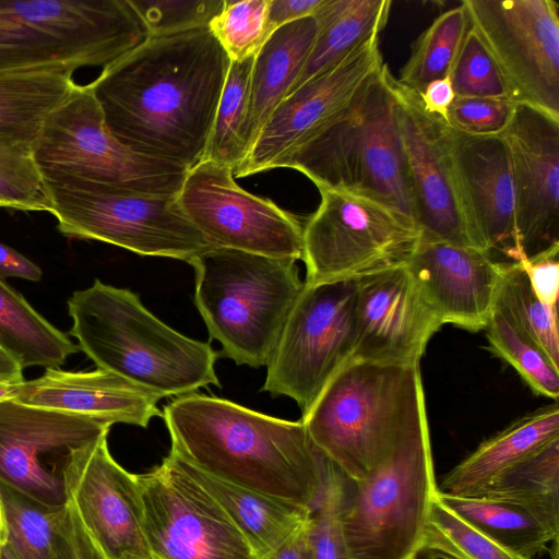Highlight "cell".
Returning <instances> with one entry per match:
<instances>
[{
	"label": "cell",
	"instance_id": "37",
	"mask_svg": "<svg viewBox=\"0 0 559 559\" xmlns=\"http://www.w3.org/2000/svg\"><path fill=\"white\" fill-rule=\"evenodd\" d=\"M8 546L17 559H51L57 525L66 504L52 507L0 481Z\"/></svg>",
	"mask_w": 559,
	"mask_h": 559
},
{
	"label": "cell",
	"instance_id": "15",
	"mask_svg": "<svg viewBox=\"0 0 559 559\" xmlns=\"http://www.w3.org/2000/svg\"><path fill=\"white\" fill-rule=\"evenodd\" d=\"M179 206L207 247L302 259V225L273 201L242 189L233 169L202 160L187 171Z\"/></svg>",
	"mask_w": 559,
	"mask_h": 559
},
{
	"label": "cell",
	"instance_id": "8",
	"mask_svg": "<svg viewBox=\"0 0 559 559\" xmlns=\"http://www.w3.org/2000/svg\"><path fill=\"white\" fill-rule=\"evenodd\" d=\"M437 492L428 417L365 479L342 515L349 559H418Z\"/></svg>",
	"mask_w": 559,
	"mask_h": 559
},
{
	"label": "cell",
	"instance_id": "57",
	"mask_svg": "<svg viewBox=\"0 0 559 559\" xmlns=\"http://www.w3.org/2000/svg\"><path fill=\"white\" fill-rule=\"evenodd\" d=\"M2 349V348H1Z\"/></svg>",
	"mask_w": 559,
	"mask_h": 559
},
{
	"label": "cell",
	"instance_id": "9",
	"mask_svg": "<svg viewBox=\"0 0 559 559\" xmlns=\"http://www.w3.org/2000/svg\"><path fill=\"white\" fill-rule=\"evenodd\" d=\"M58 230L134 253L189 262L207 248L177 195L123 191L74 177H43Z\"/></svg>",
	"mask_w": 559,
	"mask_h": 559
},
{
	"label": "cell",
	"instance_id": "27",
	"mask_svg": "<svg viewBox=\"0 0 559 559\" xmlns=\"http://www.w3.org/2000/svg\"><path fill=\"white\" fill-rule=\"evenodd\" d=\"M175 456L219 503L258 559L274 551L308 520L310 509L307 507L224 480Z\"/></svg>",
	"mask_w": 559,
	"mask_h": 559
},
{
	"label": "cell",
	"instance_id": "30",
	"mask_svg": "<svg viewBox=\"0 0 559 559\" xmlns=\"http://www.w3.org/2000/svg\"><path fill=\"white\" fill-rule=\"evenodd\" d=\"M0 348L25 367L59 368L79 350L4 278L0 277Z\"/></svg>",
	"mask_w": 559,
	"mask_h": 559
},
{
	"label": "cell",
	"instance_id": "52",
	"mask_svg": "<svg viewBox=\"0 0 559 559\" xmlns=\"http://www.w3.org/2000/svg\"><path fill=\"white\" fill-rule=\"evenodd\" d=\"M21 382H8L0 380V402L14 400Z\"/></svg>",
	"mask_w": 559,
	"mask_h": 559
},
{
	"label": "cell",
	"instance_id": "19",
	"mask_svg": "<svg viewBox=\"0 0 559 559\" xmlns=\"http://www.w3.org/2000/svg\"><path fill=\"white\" fill-rule=\"evenodd\" d=\"M62 480L87 534L105 559H147L136 475L111 456L107 436L75 450Z\"/></svg>",
	"mask_w": 559,
	"mask_h": 559
},
{
	"label": "cell",
	"instance_id": "23",
	"mask_svg": "<svg viewBox=\"0 0 559 559\" xmlns=\"http://www.w3.org/2000/svg\"><path fill=\"white\" fill-rule=\"evenodd\" d=\"M406 266L443 324L469 332L486 329L493 309L499 262L474 247L420 240Z\"/></svg>",
	"mask_w": 559,
	"mask_h": 559
},
{
	"label": "cell",
	"instance_id": "33",
	"mask_svg": "<svg viewBox=\"0 0 559 559\" xmlns=\"http://www.w3.org/2000/svg\"><path fill=\"white\" fill-rule=\"evenodd\" d=\"M493 308L559 367L558 308L549 307L537 298L519 262H499Z\"/></svg>",
	"mask_w": 559,
	"mask_h": 559
},
{
	"label": "cell",
	"instance_id": "16",
	"mask_svg": "<svg viewBox=\"0 0 559 559\" xmlns=\"http://www.w3.org/2000/svg\"><path fill=\"white\" fill-rule=\"evenodd\" d=\"M111 426L14 400L0 402V481L41 503L62 507L69 457L108 436Z\"/></svg>",
	"mask_w": 559,
	"mask_h": 559
},
{
	"label": "cell",
	"instance_id": "7",
	"mask_svg": "<svg viewBox=\"0 0 559 559\" xmlns=\"http://www.w3.org/2000/svg\"><path fill=\"white\" fill-rule=\"evenodd\" d=\"M146 38L127 0H0V73L105 68Z\"/></svg>",
	"mask_w": 559,
	"mask_h": 559
},
{
	"label": "cell",
	"instance_id": "43",
	"mask_svg": "<svg viewBox=\"0 0 559 559\" xmlns=\"http://www.w3.org/2000/svg\"><path fill=\"white\" fill-rule=\"evenodd\" d=\"M0 200L22 211H46L43 176L33 154L0 147Z\"/></svg>",
	"mask_w": 559,
	"mask_h": 559
},
{
	"label": "cell",
	"instance_id": "5",
	"mask_svg": "<svg viewBox=\"0 0 559 559\" xmlns=\"http://www.w3.org/2000/svg\"><path fill=\"white\" fill-rule=\"evenodd\" d=\"M393 75L385 63L335 120L274 168L302 173L318 189L360 194L415 221V205L395 116ZM416 222V221H415Z\"/></svg>",
	"mask_w": 559,
	"mask_h": 559
},
{
	"label": "cell",
	"instance_id": "1",
	"mask_svg": "<svg viewBox=\"0 0 559 559\" xmlns=\"http://www.w3.org/2000/svg\"><path fill=\"white\" fill-rule=\"evenodd\" d=\"M229 66L206 26L148 37L88 85L117 140L189 170L204 158Z\"/></svg>",
	"mask_w": 559,
	"mask_h": 559
},
{
	"label": "cell",
	"instance_id": "14",
	"mask_svg": "<svg viewBox=\"0 0 559 559\" xmlns=\"http://www.w3.org/2000/svg\"><path fill=\"white\" fill-rule=\"evenodd\" d=\"M136 481L153 559H258L219 503L170 452Z\"/></svg>",
	"mask_w": 559,
	"mask_h": 559
},
{
	"label": "cell",
	"instance_id": "22",
	"mask_svg": "<svg viewBox=\"0 0 559 559\" xmlns=\"http://www.w3.org/2000/svg\"><path fill=\"white\" fill-rule=\"evenodd\" d=\"M447 134L478 249L495 262H520L512 165L502 134L472 135L449 124Z\"/></svg>",
	"mask_w": 559,
	"mask_h": 559
},
{
	"label": "cell",
	"instance_id": "3",
	"mask_svg": "<svg viewBox=\"0 0 559 559\" xmlns=\"http://www.w3.org/2000/svg\"><path fill=\"white\" fill-rule=\"evenodd\" d=\"M70 334L97 369L119 374L162 399L219 386L217 353L155 317L139 295L99 280L68 299Z\"/></svg>",
	"mask_w": 559,
	"mask_h": 559
},
{
	"label": "cell",
	"instance_id": "34",
	"mask_svg": "<svg viewBox=\"0 0 559 559\" xmlns=\"http://www.w3.org/2000/svg\"><path fill=\"white\" fill-rule=\"evenodd\" d=\"M254 57L230 62L203 158L226 165L233 173L249 152L247 126Z\"/></svg>",
	"mask_w": 559,
	"mask_h": 559
},
{
	"label": "cell",
	"instance_id": "42",
	"mask_svg": "<svg viewBox=\"0 0 559 559\" xmlns=\"http://www.w3.org/2000/svg\"><path fill=\"white\" fill-rule=\"evenodd\" d=\"M449 76L455 97L507 99L499 72L471 23Z\"/></svg>",
	"mask_w": 559,
	"mask_h": 559
},
{
	"label": "cell",
	"instance_id": "51",
	"mask_svg": "<svg viewBox=\"0 0 559 559\" xmlns=\"http://www.w3.org/2000/svg\"><path fill=\"white\" fill-rule=\"evenodd\" d=\"M23 368L11 355L0 348V380L23 382Z\"/></svg>",
	"mask_w": 559,
	"mask_h": 559
},
{
	"label": "cell",
	"instance_id": "55",
	"mask_svg": "<svg viewBox=\"0 0 559 559\" xmlns=\"http://www.w3.org/2000/svg\"><path fill=\"white\" fill-rule=\"evenodd\" d=\"M0 207H9L4 202L0 200Z\"/></svg>",
	"mask_w": 559,
	"mask_h": 559
},
{
	"label": "cell",
	"instance_id": "21",
	"mask_svg": "<svg viewBox=\"0 0 559 559\" xmlns=\"http://www.w3.org/2000/svg\"><path fill=\"white\" fill-rule=\"evenodd\" d=\"M357 282V340L353 359L419 366L428 342L443 325L406 264Z\"/></svg>",
	"mask_w": 559,
	"mask_h": 559
},
{
	"label": "cell",
	"instance_id": "18",
	"mask_svg": "<svg viewBox=\"0 0 559 559\" xmlns=\"http://www.w3.org/2000/svg\"><path fill=\"white\" fill-rule=\"evenodd\" d=\"M384 64L379 35H374L337 66L293 91L271 115L234 177L273 169L284 155L343 114Z\"/></svg>",
	"mask_w": 559,
	"mask_h": 559
},
{
	"label": "cell",
	"instance_id": "26",
	"mask_svg": "<svg viewBox=\"0 0 559 559\" xmlns=\"http://www.w3.org/2000/svg\"><path fill=\"white\" fill-rule=\"evenodd\" d=\"M317 32L318 23L313 15L287 23L272 32L257 52L250 82L249 151L271 115L297 82Z\"/></svg>",
	"mask_w": 559,
	"mask_h": 559
},
{
	"label": "cell",
	"instance_id": "24",
	"mask_svg": "<svg viewBox=\"0 0 559 559\" xmlns=\"http://www.w3.org/2000/svg\"><path fill=\"white\" fill-rule=\"evenodd\" d=\"M162 397L110 371H66L47 368L38 378L20 383L15 402L100 421L146 428L162 416Z\"/></svg>",
	"mask_w": 559,
	"mask_h": 559
},
{
	"label": "cell",
	"instance_id": "4",
	"mask_svg": "<svg viewBox=\"0 0 559 559\" xmlns=\"http://www.w3.org/2000/svg\"><path fill=\"white\" fill-rule=\"evenodd\" d=\"M425 417L419 366L352 359L300 420L317 448L359 481Z\"/></svg>",
	"mask_w": 559,
	"mask_h": 559
},
{
	"label": "cell",
	"instance_id": "36",
	"mask_svg": "<svg viewBox=\"0 0 559 559\" xmlns=\"http://www.w3.org/2000/svg\"><path fill=\"white\" fill-rule=\"evenodd\" d=\"M485 330L495 355L511 365L535 394L558 402L559 367L537 344L496 308Z\"/></svg>",
	"mask_w": 559,
	"mask_h": 559
},
{
	"label": "cell",
	"instance_id": "40",
	"mask_svg": "<svg viewBox=\"0 0 559 559\" xmlns=\"http://www.w3.org/2000/svg\"><path fill=\"white\" fill-rule=\"evenodd\" d=\"M270 0H224L207 27L230 62L254 57L270 36Z\"/></svg>",
	"mask_w": 559,
	"mask_h": 559
},
{
	"label": "cell",
	"instance_id": "31",
	"mask_svg": "<svg viewBox=\"0 0 559 559\" xmlns=\"http://www.w3.org/2000/svg\"><path fill=\"white\" fill-rule=\"evenodd\" d=\"M436 496L477 531L525 559H533L558 539V534L518 504L485 496L455 497L438 489Z\"/></svg>",
	"mask_w": 559,
	"mask_h": 559
},
{
	"label": "cell",
	"instance_id": "56",
	"mask_svg": "<svg viewBox=\"0 0 559 559\" xmlns=\"http://www.w3.org/2000/svg\"><path fill=\"white\" fill-rule=\"evenodd\" d=\"M147 559H153V558L151 557V558H147Z\"/></svg>",
	"mask_w": 559,
	"mask_h": 559
},
{
	"label": "cell",
	"instance_id": "38",
	"mask_svg": "<svg viewBox=\"0 0 559 559\" xmlns=\"http://www.w3.org/2000/svg\"><path fill=\"white\" fill-rule=\"evenodd\" d=\"M419 555L431 559H525L477 531L437 496L431 502Z\"/></svg>",
	"mask_w": 559,
	"mask_h": 559
},
{
	"label": "cell",
	"instance_id": "49",
	"mask_svg": "<svg viewBox=\"0 0 559 559\" xmlns=\"http://www.w3.org/2000/svg\"><path fill=\"white\" fill-rule=\"evenodd\" d=\"M40 267L15 249L0 242V277H17L37 282L41 278Z\"/></svg>",
	"mask_w": 559,
	"mask_h": 559
},
{
	"label": "cell",
	"instance_id": "13",
	"mask_svg": "<svg viewBox=\"0 0 559 559\" xmlns=\"http://www.w3.org/2000/svg\"><path fill=\"white\" fill-rule=\"evenodd\" d=\"M507 99L559 119V5L554 0H464Z\"/></svg>",
	"mask_w": 559,
	"mask_h": 559
},
{
	"label": "cell",
	"instance_id": "11",
	"mask_svg": "<svg viewBox=\"0 0 559 559\" xmlns=\"http://www.w3.org/2000/svg\"><path fill=\"white\" fill-rule=\"evenodd\" d=\"M318 190L320 204L302 226L304 283L358 280L409 261L421 238L414 218L360 194Z\"/></svg>",
	"mask_w": 559,
	"mask_h": 559
},
{
	"label": "cell",
	"instance_id": "12",
	"mask_svg": "<svg viewBox=\"0 0 559 559\" xmlns=\"http://www.w3.org/2000/svg\"><path fill=\"white\" fill-rule=\"evenodd\" d=\"M356 299V280L304 283L265 366L262 391L294 400L305 415L354 357Z\"/></svg>",
	"mask_w": 559,
	"mask_h": 559
},
{
	"label": "cell",
	"instance_id": "44",
	"mask_svg": "<svg viewBox=\"0 0 559 559\" xmlns=\"http://www.w3.org/2000/svg\"><path fill=\"white\" fill-rule=\"evenodd\" d=\"M513 108L506 98L455 97L448 124L472 135H497L507 127Z\"/></svg>",
	"mask_w": 559,
	"mask_h": 559
},
{
	"label": "cell",
	"instance_id": "53",
	"mask_svg": "<svg viewBox=\"0 0 559 559\" xmlns=\"http://www.w3.org/2000/svg\"><path fill=\"white\" fill-rule=\"evenodd\" d=\"M8 545V527L3 503L0 497V549Z\"/></svg>",
	"mask_w": 559,
	"mask_h": 559
},
{
	"label": "cell",
	"instance_id": "25",
	"mask_svg": "<svg viewBox=\"0 0 559 559\" xmlns=\"http://www.w3.org/2000/svg\"><path fill=\"white\" fill-rule=\"evenodd\" d=\"M555 440H559L558 402L519 417L484 440L442 477L437 489L455 497L477 496Z\"/></svg>",
	"mask_w": 559,
	"mask_h": 559
},
{
	"label": "cell",
	"instance_id": "54",
	"mask_svg": "<svg viewBox=\"0 0 559 559\" xmlns=\"http://www.w3.org/2000/svg\"><path fill=\"white\" fill-rule=\"evenodd\" d=\"M0 559H17L11 548L7 545L0 549Z\"/></svg>",
	"mask_w": 559,
	"mask_h": 559
},
{
	"label": "cell",
	"instance_id": "20",
	"mask_svg": "<svg viewBox=\"0 0 559 559\" xmlns=\"http://www.w3.org/2000/svg\"><path fill=\"white\" fill-rule=\"evenodd\" d=\"M501 134L511 157L516 234L526 259L559 246V119L514 105Z\"/></svg>",
	"mask_w": 559,
	"mask_h": 559
},
{
	"label": "cell",
	"instance_id": "29",
	"mask_svg": "<svg viewBox=\"0 0 559 559\" xmlns=\"http://www.w3.org/2000/svg\"><path fill=\"white\" fill-rule=\"evenodd\" d=\"M391 5L390 0H324L313 14L318 23L313 47L290 93L379 35L386 25Z\"/></svg>",
	"mask_w": 559,
	"mask_h": 559
},
{
	"label": "cell",
	"instance_id": "2",
	"mask_svg": "<svg viewBox=\"0 0 559 559\" xmlns=\"http://www.w3.org/2000/svg\"><path fill=\"white\" fill-rule=\"evenodd\" d=\"M170 452L224 480L310 509L326 456L301 420L265 415L231 401L199 394L163 409Z\"/></svg>",
	"mask_w": 559,
	"mask_h": 559
},
{
	"label": "cell",
	"instance_id": "45",
	"mask_svg": "<svg viewBox=\"0 0 559 559\" xmlns=\"http://www.w3.org/2000/svg\"><path fill=\"white\" fill-rule=\"evenodd\" d=\"M51 559H105L69 500L56 528Z\"/></svg>",
	"mask_w": 559,
	"mask_h": 559
},
{
	"label": "cell",
	"instance_id": "41",
	"mask_svg": "<svg viewBox=\"0 0 559 559\" xmlns=\"http://www.w3.org/2000/svg\"><path fill=\"white\" fill-rule=\"evenodd\" d=\"M146 36L157 37L206 27L224 0H127Z\"/></svg>",
	"mask_w": 559,
	"mask_h": 559
},
{
	"label": "cell",
	"instance_id": "28",
	"mask_svg": "<svg viewBox=\"0 0 559 559\" xmlns=\"http://www.w3.org/2000/svg\"><path fill=\"white\" fill-rule=\"evenodd\" d=\"M74 69L0 73V147L33 152L41 129L76 85Z\"/></svg>",
	"mask_w": 559,
	"mask_h": 559
},
{
	"label": "cell",
	"instance_id": "32",
	"mask_svg": "<svg viewBox=\"0 0 559 559\" xmlns=\"http://www.w3.org/2000/svg\"><path fill=\"white\" fill-rule=\"evenodd\" d=\"M477 496L518 504L559 533V440L518 464Z\"/></svg>",
	"mask_w": 559,
	"mask_h": 559
},
{
	"label": "cell",
	"instance_id": "39",
	"mask_svg": "<svg viewBox=\"0 0 559 559\" xmlns=\"http://www.w3.org/2000/svg\"><path fill=\"white\" fill-rule=\"evenodd\" d=\"M350 480L332 461L325 459L322 485L306 523L312 559H349L342 515Z\"/></svg>",
	"mask_w": 559,
	"mask_h": 559
},
{
	"label": "cell",
	"instance_id": "6",
	"mask_svg": "<svg viewBox=\"0 0 559 559\" xmlns=\"http://www.w3.org/2000/svg\"><path fill=\"white\" fill-rule=\"evenodd\" d=\"M211 340L238 366H266L304 287L296 261L207 247L188 262Z\"/></svg>",
	"mask_w": 559,
	"mask_h": 559
},
{
	"label": "cell",
	"instance_id": "17",
	"mask_svg": "<svg viewBox=\"0 0 559 559\" xmlns=\"http://www.w3.org/2000/svg\"><path fill=\"white\" fill-rule=\"evenodd\" d=\"M391 84L420 240L478 249L453 165L448 123L427 114L419 95L394 76Z\"/></svg>",
	"mask_w": 559,
	"mask_h": 559
},
{
	"label": "cell",
	"instance_id": "50",
	"mask_svg": "<svg viewBox=\"0 0 559 559\" xmlns=\"http://www.w3.org/2000/svg\"><path fill=\"white\" fill-rule=\"evenodd\" d=\"M262 559H312L307 540L306 524Z\"/></svg>",
	"mask_w": 559,
	"mask_h": 559
},
{
	"label": "cell",
	"instance_id": "10",
	"mask_svg": "<svg viewBox=\"0 0 559 559\" xmlns=\"http://www.w3.org/2000/svg\"><path fill=\"white\" fill-rule=\"evenodd\" d=\"M32 154L43 177H74L143 194L177 195L188 171L117 140L88 84H76L50 114Z\"/></svg>",
	"mask_w": 559,
	"mask_h": 559
},
{
	"label": "cell",
	"instance_id": "46",
	"mask_svg": "<svg viewBox=\"0 0 559 559\" xmlns=\"http://www.w3.org/2000/svg\"><path fill=\"white\" fill-rule=\"evenodd\" d=\"M519 263L537 298L549 307L558 308L559 246L523 259Z\"/></svg>",
	"mask_w": 559,
	"mask_h": 559
},
{
	"label": "cell",
	"instance_id": "47",
	"mask_svg": "<svg viewBox=\"0 0 559 559\" xmlns=\"http://www.w3.org/2000/svg\"><path fill=\"white\" fill-rule=\"evenodd\" d=\"M324 0H270L267 23L270 33L276 28L312 16Z\"/></svg>",
	"mask_w": 559,
	"mask_h": 559
},
{
	"label": "cell",
	"instance_id": "35",
	"mask_svg": "<svg viewBox=\"0 0 559 559\" xmlns=\"http://www.w3.org/2000/svg\"><path fill=\"white\" fill-rule=\"evenodd\" d=\"M468 27L462 3L441 13L413 43L396 81L420 94L431 81L448 76Z\"/></svg>",
	"mask_w": 559,
	"mask_h": 559
},
{
	"label": "cell",
	"instance_id": "48",
	"mask_svg": "<svg viewBox=\"0 0 559 559\" xmlns=\"http://www.w3.org/2000/svg\"><path fill=\"white\" fill-rule=\"evenodd\" d=\"M419 95L424 110L448 123L449 109L455 98L450 76L431 81Z\"/></svg>",
	"mask_w": 559,
	"mask_h": 559
}]
</instances>
